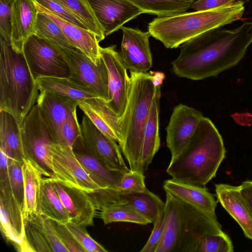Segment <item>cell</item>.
Returning <instances> with one entry per match:
<instances>
[{"label": "cell", "mask_w": 252, "mask_h": 252, "mask_svg": "<svg viewBox=\"0 0 252 252\" xmlns=\"http://www.w3.org/2000/svg\"><path fill=\"white\" fill-rule=\"evenodd\" d=\"M252 42V22L232 30H212L188 40L171 63L179 77L200 80L236 65Z\"/></svg>", "instance_id": "cell-1"}, {"label": "cell", "mask_w": 252, "mask_h": 252, "mask_svg": "<svg viewBox=\"0 0 252 252\" xmlns=\"http://www.w3.org/2000/svg\"><path fill=\"white\" fill-rule=\"evenodd\" d=\"M223 139L212 121L203 117L187 147L171 158L167 173L175 180L205 187L225 158Z\"/></svg>", "instance_id": "cell-2"}, {"label": "cell", "mask_w": 252, "mask_h": 252, "mask_svg": "<svg viewBox=\"0 0 252 252\" xmlns=\"http://www.w3.org/2000/svg\"><path fill=\"white\" fill-rule=\"evenodd\" d=\"M129 77V93L121 117L122 140L119 145L129 169L143 173L141 155L145 127L157 85L162 82L164 75L130 71Z\"/></svg>", "instance_id": "cell-3"}, {"label": "cell", "mask_w": 252, "mask_h": 252, "mask_svg": "<svg viewBox=\"0 0 252 252\" xmlns=\"http://www.w3.org/2000/svg\"><path fill=\"white\" fill-rule=\"evenodd\" d=\"M165 194V230L156 252H196L204 237L222 231L217 217L168 191Z\"/></svg>", "instance_id": "cell-4"}, {"label": "cell", "mask_w": 252, "mask_h": 252, "mask_svg": "<svg viewBox=\"0 0 252 252\" xmlns=\"http://www.w3.org/2000/svg\"><path fill=\"white\" fill-rule=\"evenodd\" d=\"M244 10V2L239 0L213 9L158 17L149 24L148 32L166 48H177L202 33L239 20Z\"/></svg>", "instance_id": "cell-5"}, {"label": "cell", "mask_w": 252, "mask_h": 252, "mask_svg": "<svg viewBox=\"0 0 252 252\" xmlns=\"http://www.w3.org/2000/svg\"><path fill=\"white\" fill-rule=\"evenodd\" d=\"M0 41V110L11 113L21 126L37 101L39 88L23 53L1 36Z\"/></svg>", "instance_id": "cell-6"}, {"label": "cell", "mask_w": 252, "mask_h": 252, "mask_svg": "<svg viewBox=\"0 0 252 252\" xmlns=\"http://www.w3.org/2000/svg\"><path fill=\"white\" fill-rule=\"evenodd\" d=\"M20 130L25 158L35 165L44 176L52 177L50 146L54 141L37 104L24 118Z\"/></svg>", "instance_id": "cell-7"}, {"label": "cell", "mask_w": 252, "mask_h": 252, "mask_svg": "<svg viewBox=\"0 0 252 252\" xmlns=\"http://www.w3.org/2000/svg\"><path fill=\"white\" fill-rule=\"evenodd\" d=\"M23 53L33 78L69 77L70 67L60 52L49 42L32 35L25 42Z\"/></svg>", "instance_id": "cell-8"}, {"label": "cell", "mask_w": 252, "mask_h": 252, "mask_svg": "<svg viewBox=\"0 0 252 252\" xmlns=\"http://www.w3.org/2000/svg\"><path fill=\"white\" fill-rule=\"evenodd\" d=\"M53 178L65 186L91 193L101 189L77 160L73 147L53 143L50 146Z\"/></svg>", "instance_id": "cell-9"}, {"label": "cell", "mask_w": 252, "mask_h": 252, "mask_svg": "<svg viewBox=\"0 0 252 252\" xmlns=\"http://www.w3.org/2000/svg\"><path fill=\"white\" fill-rule=\"evenodd\" d=\"M80 141L83 149L110 170L130 171L126 164L117 142L103 134L84 115L80 124Z\"/></svg>", "instance_id": "cell-10"}, {"label": "cell", "mask_w": 252, "mask_h": 252, "mask_svg": "<svg viewBox=\"0 0 252 252\" xmlns=\"http://www.w3.org/2000/svg\"><path fill=\"white\" fill-rule=\"evenodd\" d=\"M51 44L60 52L68 64L71 76L85 84L99 97L107 101L109 96L108 74L102 58L96 64L79 49L73 50Z\"/></svg>", "instance_id": "cell-11"}, {"label": "cell", "mask_w": 252, "mask_h": 252, "mask_svg": "<svg viewBox=\"0 0 252 252\" xmlns=\"http://www.w3.org/2000/svg\"><path fill=\"white\" fill-rule=\"evenodd\" d=\"M0 229L3 236L19 252H32L26 237L22 206L14 195L9 179L0 183Z\"/></svg>", "instance_id": "cell-12"}, {"label": "cell", "mask_w": 252, "mask_h": 252, "mask_svg": "<svg viewBox=\"0 0 252 252\" xmlns=\"http://www.w3.org/2000/svg\"><path fill=\"white\" fill-rule=\"evenodd\" d=\"M108 74V99L106 103L115 114L121 117L127 102L130 90V77L116 46L100 48Z\"/></svg>", "instance_id": "cell-13"}, {"label": "cell", "mask_w": 252, "mask_h": 252, "mask_svg": "<svg viewBox=\"0 0 252 252\" xmlns=\"http://www.w3.org/2000/svg\"><path fill=\"white\" fill-rule=\"evenodd\" d=\"M203 117L200 111L185 104L180 103L174 107L166 128V145L171 158L187 147Z\"/></svg>", "instance_id": "cell-14"}, {"label": "cell", "mask_w": 252, "mask_h": 252, "mask_svg": "<svg viewBox=\"0 0 252 252\" xmlns=\"http://www.w3.org/2000/svg\"><path fill=\"white\" fill-rule=\"evenodd\" d=\"M121 29L123 37L119 53L125 66L130 71L147 72L153 63L149 32L124 26Z\"/></svg>", "instance_id": "cell-15"}, {"label": "cell", "mask_w": 252, "mask_h": 252, "mask_svg": "<svg viewBox=\"0 0 252 252\" xmlns=\"http://www.w3.org/2000/svg\"><path fill=\"white\" fill-rule=\"evenodd\" d=\"M106 36L142 14L129 0H89Z\"/></svg>", "instance_id": "cell-16"}, {"label": "cell", "mask_w": 252, "mask_h": 252, "mask_svg": "<svg viewBox=\"0 0 252 252\" xmlns=\"http://www.w3.org/2000/svg\"><path fill=\"white\" fill-rule=\"evenodd\" d=\"M52 179L69 221L84 227L93 225L96 209L88 193L81 189L62 184L53 178Z\"/></svg>", "instance_id": "cell-17"}, {"label": "cell", "mask_w": 252, "mask_h": 252, "mask_svg": "<svg viewBox=\"0 0 252 252\" xmlns=\"http://www.w3.org/2000/svg\"><path fill=\"white\" fill-rule=\"evenodd\" d=\"M36 104L54 141L61 126L71 115L76 112L79 105L78 102L69 97L45 91L40 92Z\"/></svg>", "instance_id": "cell-18"}, {"label": "cell", "mask_w": 252, "mask_h": 252, "mask_svg": "<svg viewBox=\"0 0 252 252\" xmlns=\"http://www.w3.org/2000/svg\"><path fill=\"white\" fill-rule=\"evenodd\" d=\"M34 1L37 10L46 14L59 26L73 46L82 51L94 63L97 64L100 62V46L95 34L88 29L67 21Z\"/></svg>", "instance_id": "cell-19"}, {"label": "cell", "mask_w": 252, "mask_h": 252, "mask_svg": "<svg viewBox=\"0 0 252 252\" xmlns=\"http://www.w3.org/2000/svg\"><path fill=\"white\" fill-rule=\"evenodd\" d=\"M10 44L18 52H23V46L35 34L38 10L34 0H13L11 5Z\"/></svg>", "instance_id": "cell-20"}, {"label": "cell", "mask_w": 252, "mask_h": 252, "mask_svg": "<svg viewBox=\"0 0 252 252\" xmlns=\"http://www.w3.org/2000/svg\"><path fill=\"white\" fill-rule=\"evenodd\" d=\"M80 109L105 135L119 144L122 140L121 117L117 116L99 97L86 99L79 103Z\"/></svg>", "instance_id": "cell-21"}, {"label": "cell", "mask_w": 252, "mask_h": 252, "mask_svg": "<svg viewBox=\"0 0 252 252\" xmlns=\"http://www.w3.org/2000/svg\"><path fill=\"white\" fill-rule=\"evenodd\" d=\"M215 192L217 201L238 223L245 236L252 240V216L240 187L223 183L216 184Z\"/></svg>", "instance_id": "cell-22"}, {"label": "cell", "mask_w": 252, "mask_h": 252, "mask_svg": "<svg viewBox=\"0 0 252 252\" xmlns=\"http://www.w3.org/2000/svg\"><path fill=\"white\" fill-rule=\"evenodd\" d=\"M73 149L77 160L96 184L101 189H117L126 173L107 168L83 149L80 139Z\"/></svg>", "instance_id": "cell-23"}, {"label": "cell", "mask_w": 252, "mask_h": 252, "mask_svg": "<svg viewBox=\"0 0 252 252\" xmlns=\"http://www.w3.org/2000/svg\"><path fill=\"white\" fill-rule=\"evenodd\" d=\"M163 188L174 196L190 203L214 217L218 201L204 187L187 184L173 179L165 180Z\"/></svg>", "instance_id": "cell-24"}, {"label": "cell", "mask_w": 252, "mask_h": 252, "mask_svg": "<svg viewBox=\"0 0 252 252\" xmlns=\"http://www.w3.org/2000/svg\"><path fill=\"white\" fill-rule=\"evenodd\" d=\"M117 203L129 205L153 223L165 207V202L147 189L143 192L126 193L113 190L108 205Z\"/></svg>", "instance_id": "cell-25"}, {"label": "cell", "mask_w": 252, "mask_h": 252, "mask_svg": "<svg viewBox=\"0 0 252 252\" xmlns=\"http://www.w3.org/2000/svg\"><path fill=\"white\" fill-rule=\"evenodd\" d=\"M40 92L45 91L69 97L78 103L99 95L81 81L69 77H45L36 80Z\"/></svg>", "instance_id": "cell-26"}, {"label": "cell", "mask_w": 252, "mask_h": 252, "mask_svg": "<svg viewBox=\"0 0 252 252\" xmlns=\"http://www.w3.org/2000/svg\"><path fill=\"white\" fill-rule=\"evenodd\" d=\"M161 84L162 82L157 85L145 127L141 155V165L143 173L147 170L160 147L159 112Z\"/></svg>", "instance_id": "cell-27"}, {"label": "cell", "mask_w": 252, "mask_h": 252, "mask_svg": "<svg viewBox=\"0 0 252 252\" xmlns=\"http://www.w3.org/2000/svg\"><path fill=\"white\" fill-rule=\"evenodd\" d=\"M0 150L10 159L23 162L20 126L11 113L0 110Z\"/></svg>", "instance_id": "cell-28"}, {"label": "cell", "mask_w": 252, "mask_h": 252, "mask_svg": "<svg viewBox=\"0 0 252 252\" xmlns=\"http://www.w3.org/2000/svg\"><path fill=\"white\" fill-rule=\"evenodd\" d=\"M24 178L22 213L26 220L38 213V196L42 172L30 160L24 159L22 165Z\"/></svg>", "instance_id": "cell-29"}, {"label": "cell", "mask_w": 252, "mask_h": 252, "mask_svg": "<svg viewBox=\"0 0 252 252\" xmlns=\"http://www.w3.org/2000/svg\"><path fill=\"white\" fill-rule=\"evenodd\" d=\"M38 213L63 223L69 221L67 212L54 188L51 177L42 178L41 181Z\"/></svg>", "instance_id": "cell-30"}, {"label": "cell", "mask_w": 252, "mask_h": 252, "mask_svg": "<svg viewBox=\"0 0 252 252\" xmlns=\"http://www.w3.org/2000/svg\"><path fill=\"white\" fill-rule=\"evenodd\" d=\"M68 10L88 30L97 36L99 42L105 36L89 0H56Z\"/></svg>", "instance_id": "cell-31"}, {"label": "cell", "mask_w": 252, "mask_h": 252, "mask_svg": "<svg viewBox=\"0 0 252 252\" xmlns=\"http://www.w3.org/2000/svg\"><path fill=\"white\" fill-rule=\"evenodd\" d=\"M143 13L165 17L186 12L196 0H129Z\"/></svg>", "instance_id": "cell-32"}, {"label": "cell", "mask_w": 252, "mask_h": 252, "mask_svg": "<svg viewBox=\"0 0 252 252\" xmlns=\"http://www.w3.org/2000/svg\"><path fill=\"white\" fill-rule=\"evenodd\" d=\"M99 211V216L104 224L114 222H129L146 225L150 222L132 207L126 203L107 205Z\"/></svg>", "instance_id": "cell-33"}, {"label": "cell", "mask_w": 252, "mask_h": 252, "mask_svg": "<svg viewBox=\"0 0 252 252\" xmlns=\"http://www.w3.org/2000/svg\"><path fill=\"white\" fill-rule=\"evenodd\" d=\"M35 34L53 44L77 50L66 38L59 26L50 17L38 11Z\"/></svg>", "instance_id": "cell-34"}, {"label": "cell", "mask_w": 252, "mask_h": 252, "mask_svg": "<svg viewBox=\"0 0 252 252\" xmlns=\"http://www.w3.org/2000/svg\"><path fill=\"white\" fill-rule=\"evenodd\" d=\"M25 227L26 239L32 252H52L40 227L32 217L25 220Z\"/></svg>", "instance_id": "cell-35"}, {"label": "cell", "mask_w": 252, "mask_h": 252, "mask_svg": "<svg viewBox=\"0 0 252 252\" xmlns=\"http://www.w3.org/2000/svg\"><path fill=\"white\" fill-rule=\"evenodd\" d=\"M234 247L229 237L223 231L207 235L200 241L196 252H232Z\"/></svg>", "instance_id": "cell-36"}, {"label": "cell", "mask_w": 252, "mask_h": 252, "mask_svg": "<svg viewBox=\"0 0 252 252\" xmlns=\"http://www.w3.org/2000/svg\"><path fill=\"white\" fill-rule=\"evenodd\" d=\"M80 125L76 112L71 115L63 124L54 138L55 143L72 147L80 137Z\"/></svg>", "instance_id": "cell-37"}, {"label": "cell", "mask_w": 252, "mask_h": 252, "mask_svg": "<svg viewBox=\"0 0 252 252\" xmlns=\"http://www.w3.org/2000/svg\"><path fill=\"white\" fill-rule=\"evenodd\" d=\"M64 224L85 252H107L102 246L90 236L85 227L77 225L71 221Z\"/></svg>", "instance_id": "cell-38"}, {"label": "cell", "mask_w": 252, "mask_h": 252, "mask_svg": "<svg viewBox=\"0 0 252 252\" xmlns=\"http://www.w3.org/2000/svg\"><path fill=\"white\" fill-rule=\"evenodd\" d=\"M9 184L10 189L23 207L24 201V178L22 162L9 158Z\"/></svg>", "instance_id": "cell-39"}, {"label": "cell", "mask_w": 252, "mask_h": 252, "mask_svg": "<svg viewBox=\"0 0 252 252\" xmlns=\"http://www.w3.org/2000/svg\"><path fill=\"white\" fill-rule=\"evenodd\" d=\"M32 217L40 227L52 252H68L59 239L51 219L44 217L40 213H37Z\"/></svg>", "instance_id": "cell-40"}, {"label": "cell", "mask_w": 252, "mask_h": 252, "mask_svg": "<svg viewBox=\"0 0 252 252\" xmlns=\"http://www.w3.org/2000/svg\"><path fill=\"white\" fill-rule=\"evenodd\" d=\"M146 189L144 173L130 170L124 174L120 184L116 190L126 193L143 192Z\"/></svg>", "instance_id": "cell-41"}, {"label": "cell", "mask_w": 252, "mask_h": 252, "mask_svg": "<svg viewBox=\"0 0 252 252\" xmlns=\"http://www.w3.org/2000/svg\"><path fill=\"white\" fill-rule=\"evenodd\" d=\"M166 213L165 208L162 211L155 222L154 228L145 245L141 252H156L163 235L166 223Z\"/></svg>", "instance_id": "cell-42"}, {"label": "cell", "mask_w": 252, "mask_h": 252, "mask_svg": "<svg viewBox=\"0 0 252 252\" xmlns=\"http://www.w3.org/2000/svg\"><path fill=\"white\" fill-rule=\"evenodd\" d=\"M52 221L59 239L68 252H85L64 223L53 220Z\"/></svg>", "instance_id": "cell-43"}, {"label": "cell", "mask_w": 252, "mask_h": 252, "mask_svg": "<svg viewBox=\"0 0 252 252\" xmlns=\"http://www.w3.org/2000/svg\"><path fill=\"white\" fill-rule=\"evenodd\" d=\"M13 0H0V36L9 44H10L11 32V9Z\"/></svg>", "instance_id": "cell-44"}, {"label": "cell", "mask_w": 252, "mask_h": 252, "mask_svg": "<svg viewBox=\"0 0 252 252\" xmlns=\"http://www.w3.org/2000/svg\"><path fill=\"white\" fill-rule=\"evenodd\" d=\"M42 6L52 11L67 21L87 29L68 10L56 0H34Z\"/></svg>", "instance_id": "cell-45"}, {"label": "cell", "mask_w": 252, "mask_h": 252, "mask_svg": "<svg viewBox=\"0 0 252 252\" xmlns=\"http://www.w3.org/2000/svg\"><path fill=\"white\" fill-rule=\"evenodd\" d=\"M235 0H196L191 8L195 11H204L213 9L230 4Z\"/></svg>", "instance_id": "cell-46"}, {"label": "cell", "mask_w": 252, "mask_h": 252, "mask_svg": "<svg viewBox=\"0 0 252 252\" xmlns=\"http://www.w3.org/2000/svg\"><path fill=\"white\" fill-rule=\"evenodd\" d=\"M242 195L252 216V180H247L239 186Z\"/></svg>", "instance_id": "cell-47"}, {"label": "cell", "mask_w": 252, "mask_h": 252, "mask_svg": "<svg viewBox=\"0 0 252 252\" xmlns=\"http://www.w3.org/2000/svg\"><path fill=\"white\" fill-rule=\"evenodd\" d=\"M9 158L0 150V183L9 179Z\"/></svg>", "instance_id": "cell-48"}, {"label": "cell", "mask_w": 252, "mask_h": 252, "mask_svg": "<svg viewBox=\"0 0 252 252\" xmlns=\"http://www.w3.org/2000/svg\"><path fill=\"white\" fill-rule=\"evenodd\" d=\"M231 117L239 125L247 126H252V113H235L231 114Z\"/></svg>", "instance_id": "cell-49"}]
</instances>
